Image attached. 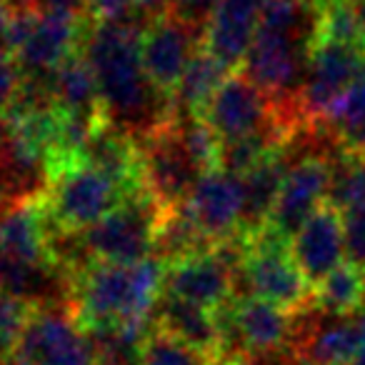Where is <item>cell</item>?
Here are the masks:
<instances>
[{"mask_svg": "<svg viewBox=\"0 0 365 365\" xmlns=\"http://www.w3.org/2000/svg\"><path fill=\"white\" fill-rule=\"evenodd\" d=\"M143 26L133 21L88 23L81 46L96 73L106 120L135 140L175 118L173 101L160 96L143 71Z\"/></svg>", "mask_w": 365, "mask_h": 365, "instance_id": "cell-1", "label": "cell"}, {"mask_svg": "<svg viewBox=\"0 0 365 365\" xmlns=\"http://www.w3.org/2000/svg\"><path fill=\"white\" fill-rule=\"evenodd\" d=\"M78 323L91 330L145 328L165 285V263L158 255L133 265L88 263L68 275Z\"/></svg>", "mask_w": 365, "mask_h": 365, "instance_id": "cell-2", "label": "cell"}, {"mask_svg": "<svg viewBox=\"0 0 365 365\" xmlns=\"http://www.w3.org/2000/svg\"><path fill=\"white\" fill-rule=\"evenodd\" d=\"M165 210L148 190L135 193L83 233H56L53 258L66 275L96 260L133 265L153 258Z\"/></svg>", "mask_w": 365, "mask_h": 365, "instance_id": "cell-3", "label": "cell"}, {"mask_svg": "<svg viewBox=\"0 0 365 365\" xmlns=\"http://www.w3.org/2000/svg\"><path fill=\"white\" fill-rule=\"evenodd\" d=\"M243 240V260L235 270V298H263L288 313L313 303V288L295 265L290 243L263 228Z\"/></svg>", "mask_w": 365, "mask_h": 365, "instance_id": "cell-4", "label": "cell"}, {"mask_svg": "<svg viewBox=\"0 0 365 365\" xmlns=\"http://www.w3.org/2000/svg\"><path fill=\"white\" fill-rule=\"evenodd\" d=\"M88 23L51 8H23L13 16L6 51L16 58L23 78H48L66 58L81 51Z\"/></svg>", "mask_w": 365, "mask_h": 365, "instance_id": "cell-5", "label": "cell"}, {"mask_svg": "<svg viewBox=\"0 0 365 365\" xmlns=\"http://www.w3.org/2000/svg\"><path fill=\"white\" fill-rule=\"evenodd\" d=\"M125 198L130 195L115 180L91 168L86 160H76L58 170L43 193L53 228L56 233L66 235L83 233L91 225L101 223Z\"/></svg>", "mask_w": 365, "mask_h": 365, "instance_id": "cell-6", "label": "cell"}, {"mask_svg": "<svg viewBox=\"0 0 365 365\" xmlns=\"http://www.w3.org/2000/svg\"><path fill=\"white\" fill-rule=\"evenodd\" d=\"M6 365H98L88 330L71 305H38L6 353Z\"/></svg>", "mask_w": 365, "mask_h": 365, "instance_id": "cell-7", "label": "cell"}, {"mask_svg": "<svg viewBox=\"0 0 365 365\" xmlns=\"http://www.w3.org/2000/svg\"><path fill=\"white\" fill-rule=\"evenodd\" d=\"M240 260L243 240L235 238L213 250L168 263L163 293L215 313L235 298V270L240 268Z\"/></svg>", "mask_w": 365, "mask_h": 365, "instance_id": "cell-8", "label": "cell"}, {"mask_svg": "<svg viewBox=\"0 0 365 365\" xmlns=\"http://www.w3.org/2000/svg\"><path fill=\"white\" fill-rule=\"evenodd\" d=\"M365 76V43L315 41L308 58L300 110L308 125L325 123L338 101Z\"/></svg>", "mask_w": 365, "mask_h": 365, "instance_id": "cell-9", "label": "cell"}, {"mask_svg": "<svg viewBox=\"0 0 365 365\" xmlns=\"http://www.w3.org/2000/svg\"><path fill=\"white\" fill-rule=\"evenodd\" d=\"M203 46V31L173 11L145 21L140 33V61L148 81L160 96L173 101L190 58Z\"/></svg>", "mask_w": 365, "mask_h": 365, "instance_id": "cell-10", "label": "cell"}, {"mask_svg": "<svg viewBox=\"0 0 365 365\" xmlns=\"http://www.w3.org/2000/svg\"><path fill=\"white\" fill-rule=\"evenodd\" d=\"M203 120L218 135L220 143L240 140V138L270 130L285 133L290 138L275 113L273 101L243 73H230L228 81L210 98L208 108L203 110Z\"/></svg>", "mask_w": 365, "mask_h": 365, "instance_id": "cell-11", "label": "cell"}, {"mask_svg": "<svg viewBox=\"0 0 365 365\" xmlns=\"http://www.w3.org/2000/svg\"><path fill=\"white\" fill-rule=\"evenodd\" d=\"M173 120L153 130L150 135L135 140L138 150H140L143 188L163 208H175V205L185 203L200 178V170L190 160L188 150L182 148Z\"/></svg>", "mask_w": 365, "mask_h": 365, "instance_id": "cell-12", "label": "cell"}, {"mask_svg": "<svg viewBox=\"0 0 365 365\" xmlns=\"http://www.w3.org/2000/svg\"><path fill=\"white\" fill-rule=\"evenodd\" d=\"M330 182H333V163L328 158H293L270 223L265 228L290 243L293 235L328 203Z\"/></svg>", "mask_w": 365, "mask_h": 365, "instance_id": "cell-13", "label": "cell"}, {"mask_svg": "<svg viewBox=\"0 0 365 365\" xmlns=\"http://www.w3.org/2000/svg\"><path fill=\"white\" fill-rule=\"evenodd\" d=\"M293 348L300 365H353L358 355L355 315H333L313 303L295 313Z\"/></svg>", "mask_w": 365, "mask_h": 365, "instance_id": "cell-14", "label": "cell"}, {"mask_svg": "<svg viewBox=\"0 0 365 365\" xmlns=\"http://www.w3.org/2000/svg\"><path fill=\"white\" fill-rule=\"evenodd\" d=\"M185 208L208 243L223 245L235 240L243 220V180L225 170L205 173L190 190Z\"/></svg>", "mask_w": 365, "mask_h": 365, "instance_id": "cell-15", "label": "cell"}, {"mask_svg": "<svg viewBox=\"0 0 365 365\" xmlns=\"http://www.w3.org/2000/svg\"><path fill=\"white\" fill-rule=\"evenodd\" d=\"M56 228L43 195L13 200L0 208V253L36 265H58L53 258Z\"/></svg>", "mask_w": 365, "mask_h": 365, "instance_id": "cell-16", "label": "cell"}, {"mask_svg": "<svg viewBox=\"0 0 365 365\" xmlns=\"http://www.w3.org/2000/svg\"><path fill=\"white\" fill-rule=\"evenodd\" d=\"M290 253L303 278L315 288L333 270L345 263L343 218L333 205L325 203L290 240Z\"/></svg>", "mask_w": 365, "mask_h": 365, "instance_id": "cell-17", "label": "cell"}, {"mask_svg": "<svg viewBox=\"0 0 365 365\" xmlns=\"http://www.w3.org/2000/svg\"><path fill=\"white\" fill-rule=\"evenodd\" d=\"M265 0H218L203 33V46L230 71L243 66L260 28Z\"/></svg>", "mask_w": 365, "mask_h": 365, "instance_id": "cell-18", "label": "cell"}, {"mask_svg": "<svg viewBox=\"0 0 365 365\" xmlns=\"http://www.w3.org/2000/svg\"><path fill=\"white\" fill-rule=\"evenodd\" d=\"M290 163H293V155L285 143L280 150H275L273 155H268L240 178L243 180V220H240L238 238H250L270 223Z\"/></svg>", "mask_w": 365, "mask_h": 365, "instance_id": "cell-19", "label": "cell"}, {"mask_svg": "<svg viewBox=\"0 0 365 365\" xmlns=\"http://www.w3.org/2000/svg\"><path fill=\"white\" fill-rule=\"evenodd\" d=\"M51 96L63 115L78 118V120L93 123V125L108 123L96 73H93L88 58L83 56V51L73 53L51 73Z\"/></svg>", "mask_w": 365, "mask_h": 365, "instance_id": "cell-20", "label": "cell"}, {"mask_svg": "<svg viewBox=\"0 0 365 365\" xmlns=\"http://www.w3.org/2000/svg\"><path fill=\"white\" fill-rule=\"evenodd\" d=\"M153 325L165 330L168 335L182 340L190 348L200 350L208 358L218 360L220 355V330L213 310H205L188 300L160 295L153 313Z\"/></svg>", "mask_w": 365, "mask_h": 365, "instance_id": "cell-21", "label": "cell"}, {"mask_svg": "<svg viewBox=\"0 0 365 365\" xmlns=\"http://www.w3.org/2000/svg\"><path fill=\"white\" fill-rule=\"evenodd\" d=\"M230 73H233L230 68H225L208 48L200 46L190 58L188 68L180 78V86L173 96L175 115H203L210 98L228 81Z\"/></svg>", "mask_w": 365, "mask_h": 365, "instance_id": "cell-22", "label": "cell"}, {"mask_svg": "<svg viewBox=\"0 0 365 365\" xmlns=\"http://www.w3.org/2000/svg\"><path fill=\"white\" fill-rule=\"evenodd\" d=\"M313 305L323 313L355 315L365 305V270L343 263L313 288Z\"/></svg>", "mask_w": 365, "mask_h": 365, "instance_id": "cell-23", "label": "cell"}, {"mask_svg": "<svg viewBox=\"0 0 365 365\" xmlns=\"http://www.w3.org/2000/svg\"><path fill=\"white\" fill-rule=\"evenodd\" d=\"M325 125L348 155H365V76L338 101Z\"/></svg>", "mask_w": 365, "mask_h": 365, "instance_id": "cell-24", "label": "cell"}, {"mask_svg": "<svg viewBox=\"0 0 365 365\" xmlns=\"http://www.w3.org/2000/svg\"><path fill=\"white\" fill-rule=\"evenodd\" d=\"M365 203V163L360 155H340L333 160V182H330L328 205L338 213Z\"/></svg>", "mask_w": 365, "mask_h": 365, "instance_id": "cell-25", "label": "cell"}, {"mask_svg": "<svg viewBox=\"0 0 365 365\" xmlns=\"http://www.w3.org/2000/svg\"><path fill=\"white\" fill-rule=\"evenodd\" d=\"M215 360L200 350L190 348L182 340L168 335L165 330L150 325L143 343L140 365H213Z\"/></svg>", "mask_w": 365, "mask_h": 365, "instance_id": "cell-26", "label": "cell"}, {"mask_svg": "<svg viewBox=\"0 0 365 365\" xmlns=\"http://www.w3.org/2000/svg\"><path fill=\"white\" fill-rule=\"evenodd\" d=\"M318 41H333V43H350L358 46L363 41L358 18L350 6V0H338L333 6L320 8V31Z\"/></svg>", "mask_w": 365, "mask_h": 365, "instance_id": "cell-27", "label": "cell"}, {"mask_svg": "<svg viewBox=\"0 0 365 365\" xmlns=\"http://www.w3.org/2000/svg\"><path fill=\"white\" fill-rule=\"evenodd\" d=\"M36 308L38 305L28 303V300L0 293V353L3 355L13 348V343L23 333V328H26V323L31 320Z\"/></svg>", "mask_w": 365, "mask_h": 365, "instance_id": "cell-28", "label": "cell"}, {"mask_svg": "<svg viewBox=\"0 0 365 365\" xmlns=\"http://www.w3.org/2000/svg\"><path fill=\"white\" fill-rule=\"evenodd\" d=\"M343 218L345 263L365 270V203L340 213Z\"/></svg>", "mask_w": 365, "mask_h": 365, "instance_id": "cell-29", "label": "cell"}, {"mask_svg": "<svg viewBox=\"0 0 365 365\" xmlns=\"http://www.w3.org/2000/svg\"><path fill=\"white\" fill-rule=\"evenodd\" d=\"M91 23H125L135 0H86Z\"/></svg>", "mask_w": 365, "mask_h": 365, "instance_id": "cell-30", "label": "cell"}, {"mask_svg": "<svg viewBox=\"0 0 365 365\" xmlns=\"http://www.w3.org/2000/svg\"><path fill=\"white\" fill-rule=\"evenodd\" d=\"M21 71H18L16 58L8 51L0 48V110L6 113L13 106L18 96V88H21Z\"/></svg>", "mask_w": 365, "mask_h": 365, "instance_id": "cell-31", "label": "cell"}, {"mask_svg": "<svg viewBox=\"0 0 365 365\" xmlns=\"http://www.w3.org/2000/svg\"><path fill=\"white\" fill-rule=\"evenodd\" d=\"M215 3L218 0H173L170 11L185 23H190V26L200 28L205 33V26H208L210 16L215 11Z\"/></svg>", "mask_w": 365, "mask_h": 365, "instance_id": "cell-32", "label": "cell"}, {"mask_svg": "<svg viewBox=\"0 0 365 365\" xmlns=\"http://www.w3.org/2000/svg\"><path fill=\"white\" fill-rule=\"evenodd\" d=\"M170 6H173V0H135V8L145 16V21L168 13L170 11Z\"/></svg>", "mask_w": 365, "mask_h": 365, "instance_id": "cell-33", "label": "cell"}, {"mask_svg": "<svg viewBox=\"0 0 365 365\" xmlns=\"http://www.w3.org/2000/svg\"><path fill=\"white\" fill-rule=\"evenodd\" d=\"M13 16H16V8L11 6V0H0V48H3V51H6V41L13 26Z\"/></svg>", "mask_w": 365, "mask_h": 365, "instance_id": "cell-34", "label": "cell"}, {"mask_svg": "<svg viewBox=\"0 0 365 365\" xmlns=\"http://www.w3.org/2000/svg\"><path fill=\"white\" fill-rule=\"evenodd\" d=\"M350 6L355 11V18H358L360 33H363V41H365V0H350Z\"/></svg>", "mask_w": 365, "mask_h": 365, "instance_id": "cell-35", "label": "cell"}, {"mask_svg": "<svg viewBox=\"0 0 365 365\" xmlns=\"http://www.w3.org/2000/svg\"><path fill=\"white\" fill-rule=\"evenodd\" d=\"M8 135H11V123H8V115H6V113L0 110V153H3V148H6Z\"/></svg>", "mask_w": 365, "mask_h": 365, "instance_id": "cell-36", "label": "cell"}, {"mask_svg": "<svg viewBox=\"0 0 365 365\" xmlns=\"http://www.w3.org/2000/svg\"><path fill=\"white\" fill-rule=\"evenodd\" d=\"M11 6L16 11H23V8H46V0H11Z\"/></svg>", "mask_w": 365, "mask_h": 365, "instance_id": "cell-37", "label": "cell"}, {"mask_svg": "<svg viewBox=\"0 0 365 365\" xmlns=\"http://www.w3.org/2000/svg\"><path fill=\"white\" fill-rule=\"evenodd\" d=\"M305 3H310V6H315V8H328V6H333V3H338V0H305Z\"/></svg>", "mask_w": 365, "mask_h": 365, "instance_id": "cell-38", "label": "cell"}, {"mask_svg": "<svg viewBox=\"0 0 365 365\" xmlns=\"http://www.w3.org/2000/svg\"><path fill=\"white\" fill-rule=\"evenodd\" d=\"M353 365H365V345H360L358 348V355H355Z\"/></svg>", "mask_w": 365, "mask_h": 365, "instance_id": "cell-39", "label": "cell"}, {"mask_svg": "<svg viewBox=\"0 0 365 365\" xmlns=\"http://www.w3.org/2000/svg\"><path fill=\"white\" fill-rule=\"evenodd\" d=\"M363 163H365V155H363Z\"/></svg>", "mask_w": 365, "mask_h": 365, "instance_id": "cell-40", "label": "cell"}]
</instances>
